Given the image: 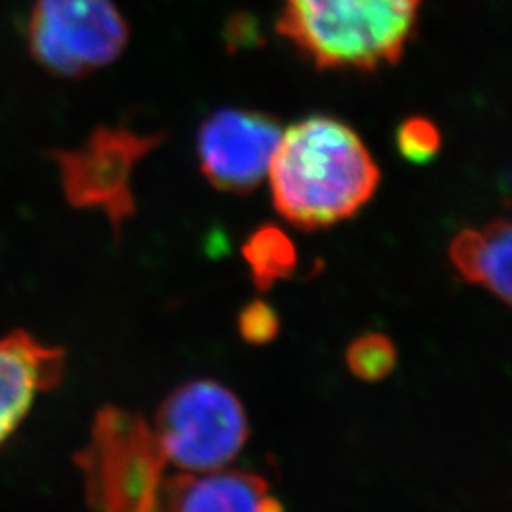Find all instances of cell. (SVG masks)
<instances>
[{"label":"cell","mask_w":512,"mask_h":512,"mask_svg":"<svg viewBox=\"0 0 512 512\" xmlns=\"http://www.w3.org/2000/svg\"><path fill=\"white\" fill-rule=\"evenodd\" d=\"M76 465L92 512H285L266 476L181 469L145 416L116 406L97 412Z\"/></svg>","instance_id":"6da1fadb"},{"label":"cell","mask_w":512,"mask_h":512,"mask_svg":"<svg viewBox=\"0 0 512 512\" xmlns=\"http://www.w3.org/2000/svg\"><path fill=\"white\" fill-rule=\"evenodd\" d=\"M268 173L277 213L302 230L351 219L380 183L361 137L329 116H310L287 129Z\"/></svg>","instance_id":"7a4b0ae2"},{"label":"cell","mask_w":512,"mask_h":512,"mask_svg":"<svg viewBox=\"0 0 512 512\" xmlns=\"http://www.w3.org/2000/svg\"><path fill=\"white\" fill-rule=\"evenodd\" d=\"M421 0H285L277 31L319 69L395 65L414 33Z\"/></svg>","instance_id":"3957f363"},{"label":"cell","mask_w":512,"mask_h":512,"mask_svg":"<svg viewBox=\"0 0 512 512\" xmlns=\"http://www.w3.org/2000/svg\"><path fill=\"white\" fill-rule=\"evenodd\" d=\"M150 427L167 456L192 473L230 467L251 435L241 399L228 385L209 378L173 389Z\"/></svg>","instance_id":"277c9868"},{"label":"cell","mask_w":512,"mask_h":512,"mask_svg":"<svg viewBox=\"0 0 512 512\" xmlns=\"http://www.w3.org/2000/svg\"><path fill=\"white\" fill-rule=\"evenodd\" d=\"M25 38L40 69L78 80L122 55L129 27L112 0H35Z\"/></svg>","instance_id":"5b68a950"},{"label":"cell","mask_w":512,"mask_h":512,"mask_svg":"<svg viewBox=\"0 0 512 512\" xmlns=\"http://www.w3.org/2000/svg\"><path fill=\"white\" fill-rule=\"evenodd\" d=\"M164 137L141 135L124 126H97L80 147L50 148L46 156L57 165L67 203L74 209L105 213L114 236L120 238L124 224L135 215L133 171Z\"/></svg>","instance_id":"8992f818"},{"label":"cell","mask_w":512,"mask_h":512,"mask_svg":"<svg viewBox=\"0 0 512 512\" xmlns=\"http://www.w3.org/2000/svg\"><path fill=\"white\" fill-rule=\"evenodd\" d=\"M281 135V126L268 114L217 110L198 133L203 175L222 192L245 194L255 190L268 175Z\"/></svg>","instance_id":"52a82bcc"},{"label":"cell","mask_w":512,"mask_h":512,"mask_svg":"<svg viewBox=\"0 0 512 512\" xmlns=\"http://www.w3.org/2000/svg\"><path fill=\"white\" fill-rule=\"evenodd\" d=\"M65 366L63 349L38 342L27 330L0 338V446L18 431L38 395L61 384Z\"/></svg>","instance_id":"ba28073f"},{"label":"cell","mask_w":512,"mask_h":512,"mask_svg":"<svg viewBox=\"0 0 512 512\" xmlns=\"http://www.w3.org/2000/svg\"><path fill=\"white\" fill-rule=\"evenodd\" d=\"M512 228L507 219L482 230L467 228L450 243V260L463 281L494 294L511 306Z\"/></svg>","instance_id":"9c48e42d"},{"label":"cell","mask_w":512,"mask_h":512,"mask_svg":"<svg viewBox=\"0 0 512 512\" xmlns=\"http://www.w3.org/2000/svg\"><path fill=\"white\" fill-rule=\"evenodd\" d=\"M241 255L245 258L253 283L266 293L275 283L285 281L298 266V253L293 239L274 224H264L245 241Z\"/></svg>","instance_id":"30bf717a"},{"label":"cell","mask_w":512,"mask_h":512,"mask_svg":"<svg viewBox=\"0 0 512 512\" xmlns=\"http://www.w3.org/2000/svg\"><path fill=\"white\" fill-rule=\"evenodd\" d=\"M399 361L395 342L382 332H365L346 349L349 372L366 384L382 382L393 374Z\"/></svg>","instance_id":"8fae6325"},{"label":"cell","mask_w":512,"mask_h":512,"mask_svg":"<svg viewBox=\"0 0 512 512\" xmlns=\"http://www.w3.org/2000/svg\"><path fill=\"white\" fill-rule=\"evenodd\" d=\"M281 330V319L274 306L266 300L255 298L238 313L239 338L249 346L272 344Z\"/></svg>","instance_id":"7c38bea8"},{"label":"cell","mask_w":512,"mask_h":512,"mask_svg":"<svg viewBox=\"0 0 512 512\" xmlns=\"http://www.w3.org/2000/svg\"><path fill=\"white\" fill-rule=\"evenodd\" d=\"M397 143L406 160L414 164H425L439 152L440 131L431 120L414 116L404 120L397 133Z\"/></svg>","instance_id":"4fadbf2b"}]
</instances>
